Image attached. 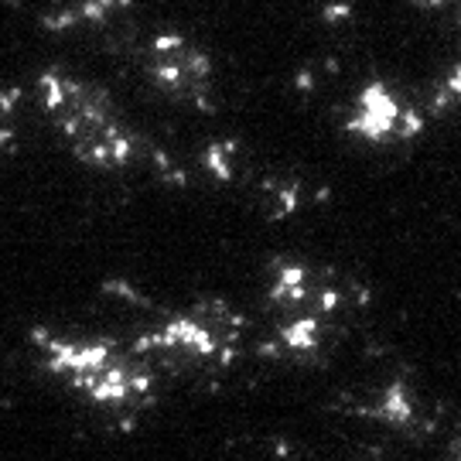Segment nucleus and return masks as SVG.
<instances>
[]
</instances>
